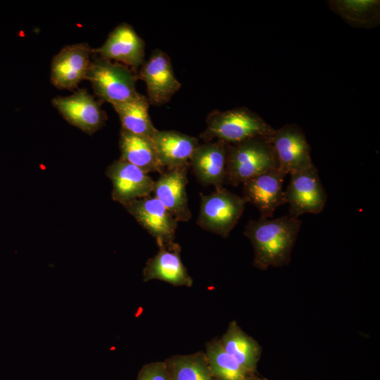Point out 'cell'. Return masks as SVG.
Wrapping results in <instances>:
<instances>
[{
  "label": "cell",
  "mask_w": 380,
  "mask_h": 380,
  "mask_svg": "<svg viewBox=\"0 0 380 380\" xmlns=\"http://www.w3.org/2000/svg\"><path fill=\"white\" fill-rule=\"evenodd\" d=\"M301 224L299 218L289 215L272 220L261 216L250 220L243 234L253 246V266L266 270L289 265Z\"/></svg>",
  "instance_id": "cell-1"
},
{
  "label": "cell",
  "mask_w": 380,
  "mask_h": 380,
  "mask_svg": "<svg viewBox=\"0 0 380 380\" xmlns=\"http://www.w3.org/2000/svg\"><path fill=\"white\" fill-rule=\"evenodd\" d=\"M274 129L257 113L239 107L210 112L200 138L204 142L215 139L234 144L253 137L270 136Z\"/></svg>",
  "instance_id": "cell-2"
},
{
  "label": "cell",
  "mask_w": 380,
  "mask_h": 380,
  "mask_svg": "<svg viewBox=\"0 0 380 380\" xmlns=\"http://www.w3.org/2000/svg\"><path fill=\"white\" fill-rule=\"evenodd\" d=\"M227 146L226 184L236 186L278 167L270 136L253 137Z\"/></svg>",
  "instance_id": "cell-3"
},
{
  "label": "cell",
  "mask_w": 380,
  "mask_h": 380,
  "mask_svg": "<svg viewBox=\"0 0 380 380\" xmlns=\"http://www.w3.org/2000/svg\"><path fill=\"white\" fill-rule=\"evenodd\" d=\"M137 79L125 65L103 58L91 62L85 78L91 82L99 99L112 106L129 101L139 94L136 90Z\"/></svg>",
  "instance_id": "cell-4"
},
{
  "label": "cell",
  "mask_w": 380,
  "mask_h": 380,
  "mask_svg": "<svg viewBox=\"0 0 380 380\" xmlns=\"http://www.w3.org/2000/svg\"><path fill=\"white\" fill-rule=\"evenodd\" d=\"M200 196L197 224L205 231L227 238L243 213L245 201L224 188Z\"/></svg>",
  "instance_id": "cell-5"
},
{
  "label": "cell",
  "mask_w": 380,
  "mask_h": 380,
  "mask_svg": "<svg viewBox=\"0 0 380 380\" xmlns=\"http://www.w3.org/2000/svg\"><path fill=\"white\" fill-rule=\"evenodd\" d=\"M278 168L288 174L313 167L310 151L303 130L296 124H286L270 136Z\"/></svg>",
  "instance_id": "cell-6"
},
{
  "label": "cell",
  "mask_w": 380,
  "mask_h": 380,
  "mask_svg": "<svg viewBox=\"0 0 380 380\" xmlns=\"http://www.w3.org/2000/svg\"><path fill=\"white\" fill-rule=\"evenodd\" d=\"M284 198L289 205V215L293 217L298 218L305 213L318 214L323 210L327 196L315 165L291 175Z\"/></svg>",
  "instance_id": "cell-7"
},
{
  "label": "cell",
  "mask_w": 380,
  "mask_h": 380,
  "mask_svg": "<svg viewBox=\"0 0 380 380\" xmlns=\"http://www.w3.org/2000/svg\"><path fill=\"white\" fill-rule=\"evenodd\" d=\"M122 205L156 239L158 246L174 242L178 221L155 196L135 199Z\"/></svg>",
  "instance_id": "cell-8"
},
{
  "label": "cell",
  "mask_w": 380,
  "mask_h": 380,
  "mask_svg": "<svg viewBox=\"0 0 380 380\" xmlns=\"http://www.w3.org/2000/svg\"><path fill=\"white\" fill-rule=\"evenodd\" d=\"M52 105L67 122L89 134L100 129L107 119L99 102L84 89L55 97Z\"/></svg>",
  "instance_id": "cell-9"
},
{
  "label": "cell",
  "mask_w": 380,
  "mask_h": 380,
  "mask_svg": "<svg viewBox=\"0 0 380 380\" xmlns=\"http://www.w3.org/2000/svg\"><path fill=\"white\" fill-rule=\"evenodd\" d=\"M139 77L146 84L149 103L154 106L167 103L181 87L169 56L160 49H155L144 63Z\"/></svg>",
  "instance_id": "cell-10"
},
{
  "label": "cell",
  "mask_w": 380,
  "mask_h": 380,
  "mask_svg": "<svg viewBox=\"0 0 380 380\" xmlns=\"http://www.w3.org/2000/svg\"><path fill=\"white\" fill-rule=\"evenodd\" d=\"M92 49L87 43L68 45L53 58L50 79L59 89H72L85 80Z\"/></svg>",
  "instance_id": "cell-11"
},
{
  "label": "cell",
  "mask_w": 380,
  "mask_h": 380,
  "mask_svg": "<svg viewBox=\"0 0 380 380\" xmlns=\"http://www.w3.org/2000/svg\"><path fill=\"white\" fill-rule=\"evenodd\" d=\"M286 174L278 167L270 169L243 183L246 203L253 205L261 217H272L274 211L285 204L283 182Z\"/></svg>",
  "instance_id": "cell-12"
},
{
  "label": "cell",
  "mask_w": 380,
  "mask_h": 380,
  "mask_svg": "<svg viewBox=\"0 0 380 380\" xmlns=\"http://www.w3.org/2000/svg\"><path fill=\"white\" fill-rule=\"evenodd\" d=\"M113 184L112 198L122 205L135 199L150 196L154 181L138 167L117 160L106 170Z\"/></svg>",
  "instance_id": "cell-13"
},
{
  "label": "cell",
  "mask_w": 380,
  "mask_h": 380,
  "mask_svg": "<svg viewBox=\"0 0 380 380\" xmlns=\"http://www.w3.org/2000/svg\"><path fill=\"white\" fill-rule=\"evenodd\" d=\"M227 144L220 140L197 146L190 159V165L201 184L213 185L215 189L223 188L227 179Z\"/></svg>",
  "instance_id": "cell-14"
},
{
  "label": "cell",
  "mask_w": 380,
  "mask_h": 380,
  "mask_svg": "<svg viewBox=\"0 0 380 380\" xmlns=\"http://www.w3.org/2000/svg\"><path fill=\"white\" fill-rule=\"evenodd\" d=\"M188 167L167 168L154 182V196L178 222H187L192 216L186 190Z\"/></svg>",
  "instance_id": "cell-15"
},
{
  "label": "cell",
  "mask_w": 380,
  "mask_h": 380,
  "mask_svg": "<svg viewBox=\"0 0 380 380\" xmlns=\"http://www.w3.org/2000/svg\"><path fill=\"white\" fill-rule=\"evenodd\" d=\"M92 53L137 68L144 63L145 42L132 26L122 23L112 30L103 45L92 49Z\"/></svg>",
  "instance_id": "cell-16"
},
{
  "label": "cell",
  "mask_w": 380,
  "mask_h": 380,
  "mask_svg": "<svg viewBox=\"0 0 380 380\" xmlns=\"http://www.w3.org/2000/svg\"><path fill=\"white\" fill-rule=\"evenodd\" d=\"M158 248L157 253L146 263L143 270L144 281L156 279L175 286L191 287L193 279L182 263L179 244L174 241Z\"/></svg>",
  "instance_id": "cell-17"
},
{
  "label": "cell",
  "mask_w": 380,
  "mask_h": 380,
  "mask_svg": "<svg viewBox=\"0 0 380 380\" xmlns=\"http://www.w3.org/2000/svg\"><path fill=\"white\" fill-rule=\"evenodd\" d=\"M158 160L165 169L190 166V159L199 144L196 137L175 130H158L151 138Z\"/></svg>",
  "instance_id": "cell-18"
},
{
  "label": "cell",
  "mask_w": 380,
  "mask_h": 380,
  "mask_svg": "<svg viewBox=\"0 0 380 380\" xmlns=\"http://www.w3.org/2000/svg\"><path fill=\"white\" fill-rule=\"evenodd\" d=\"M219 340L225 351L249 372L256 373L262 348L236 321L229 324L226 331Z\"/></svg>",
  "instance_id": "cell-19"
},
{
  "label": "cell",
  "mask_w": 380,
  "mask_h": 380,
  "mask_svg": "<svg viewBox=\"0 0 380 380\" xmlns=\"http://www.w3.org/2000/svg\"><path fill=\"white\" fill-rule=\"evenodd\" d=\"M120 160L132 164L147 174L163 173L165 170L160 164L151 139L120 130Z\"/></svg>",
  "instance_id": "cell-20"
},
{
  "label": "cell",
  "mask_w": 380,
  "mask_h": 380,
  "mask_svg": "<svg viewBox=\"0 0 380 380\" xmlns=\"http://www.w3.org/2000/svg\"><path fill=\"white\" fill-rule=\"evenodd\" d=\"M149 104L146 96L139 94L129 101L113 106L119 116L121 129L151 139L157 129L148 113Z\"/></svg>",
  "instance_id": "cell-21"
},
{
  "label": "cell",
  "mask_w": 380,
  "mask_h": 380,
  "mask_svg": "<svg viewBox=\"0 0 380 380\" xmlns=\"http://www.w3.org/2000/svg\"><path fill=\"white\" fill-rule=\"evenodd\" d=\"M328 5L351 26L369 29L379 25V0H331Z\"/></svg>",
  "instance_id": "cell-22"
},
{
  "label": "cell",
  "mask_w": 380,
  "mask_h": 380,
  "mask_svg": "<svg viewBox=\"0 0 380 380\" xmlns=\"http://www.w3.org/2000/svg\"><path fill=\"white\" fill-rule=\"evenodd\" d=\"M204 353L215 380H243L255 374L249 372L228 354L219 338L206 343Z\"/></svg>",
  "instance_id": "cell-23"
},
{
  "label": "cell",
  "mask_w": 380,
  "mask_h": 380,
  "mask_svg": "<svg viewBox=\"0 0 380 380\" xmlns=\"http://www.w3.org/2000/svg\"><path fill=\"white\" fill-rule=\"evenodd\" d=\"M164 362L170 380H215L203 351L173 355Z\"/></svg>",
  "instance_id": "cell-24"
},
{
  "label": "cell",
  "mask_w": 380,
  "mask_h": 380,
  "mask_svg": "<svg viewBox=\"0 0 380 380\" xmlns=\"http://www.w3.org/2000/svg\"><path fill=\"white\" fill-rule=\"evenodd\" d=\"M137 380H170L164 361L150 362L142 367Z\"/></svg>",
  "instance_id": "cell-25"
},
{
  "label": "cell",
  "mask_w": 380,
  "mask_h": 380,
  "mask_svg": "<svg viewBox=\"0 0 380 380\" xmlns=\"http://www.w3.org/2000/svg\"><path fill=\"white\" fill-rule=\"evenodd\" d=\"M243 380H267V379L258 376V374H256V373H255Z\"/></svg>",
  "instance_id": "cell-26"
}]
</instances>
